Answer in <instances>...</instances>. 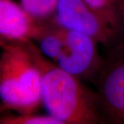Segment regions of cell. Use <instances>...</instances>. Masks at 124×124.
<instances>
[{
  "label": "cell",
  "instance_id": "277c9868",
  "mask_svg": "<svg viewBox=\"0 0 124 124\" xmlns=\"http://www.w3.org/2000/svg\"><path fill=\"white\" fill-rule=\"evenodd\" d=\"M53 17L54 23L89 36L108 48H117L123 35L84 0H59Z\"/></svg>",
  "mask_w": 124,
  "mask_h": 124
},
{
  "label": "cell",
  "instance_id": "9c48e42d",
  "mask_svg": "<svg viewBox=\"0 0 124 124\" xmlns=\"http://www.w3.org/2000/svg\"><path fill=\"white\" fill-rule=\"evenodd\" d=\"M6 41H4V40H2V39H0V48L1 47V46H2V44H4V43H5Z\"/></svg>",
  "mask_w": 124,
  "mask_h": 124
},
{
  "label": "cell",
  "instance_id": "ba28073f",
  "mask_svg": "<svg viewBox=\"0 0 124 124\" xmlns=\"http://www.w3.org/2000/svg\"><path fill=\"white\" fill-rule=\"evenodd\" d=\"M0 124H62L51 115L32 114H0Z\"/></svg>",
  "mask_w": 124,
  "mask_h": 124
},
{
  "label": "cell",
  "instance_id": "8992f818",
  "mask_svg": "<svg viewBox=\"0 0 124 124\" xmlns=\"http://www.w3.org/2000/svg\"><path fill=\"white\" fill-rule=\"evenodd\" d=\"M46 25L12 0H0V39L6 41H34L41 35Z\"/></svg>",
  "mask_w": 124,
  "mask_h": 124
},
{
  "label": "cell",
  "instance_id": "7a4b0ae2",
  "mask_svg": "<svg viewBox=\"0 0 124 124\" xmlns=\"http://www.w3.org/2000/svg\"><path fill=\"white\" fill-rule=\"evenodd\" d=\"M29 41H6L0 57V101L2 112L35 113L41 103V74Z\"/></svg>",
  "mask_w": 124,
  "mask_h": 124
},
{
  "label": "cell",
  "instance_id": "30bf717a",
  "mask_svg": "<svg viewBox=\"0 0 124 124\" xmlns=\"http://www.w3.org/2000/svg\"><path fill=\"white\" fill-rule=\"evenodd\" d=\"M2 112V111H1V106H0V114Z\"/></svg>",
  "mask_w": 124,
  "mask_h": 124
},
{
  "label": "cell",
  "instance_id": "3957f363",
  "mask_svg": "<svg viewBox=\"0 0 124 124\" xmlns=\"http://www.w3.org/2000/svg\"><path fill=\"white\" fill-rule=\"evenodd\" d=\"M36 42L46 57L79 79L95 78L103 62L95 40L54 23L47 25Z\"/></svg>",
  "mask_w": 124,
  "mask_h": 124
},
{
  "label": "cell",
  "instance_id": "52a82bcc",
  "mask_svg": "<svg viewBox=\"0 0 124 124\" xmlns=\"http://www.w3.org/2000/svg\"><path fill=\"white\" fill-rule=\"evenodd\" d=\"M58 2L59 0H20V5L32 17L44 22L53 16Z\"/></svg>",
  "mask_w": 124,
  "mask_h": 124
},
{
  "label": "cell",
  "instance_id": "6da1fadb",
  "mask_svg": "<svg viewBox=\"0 0 124 124\" xmlns=\"http://www.w3.org/2000/svg\"><path fill=\"white\" fill-rule=\"evenodd\" d=\"M28 44L41 74V103L48 115L62 124L105 123L97 92L46 57L33 41Z\"/></svg>",
  "mask_w": 124,
  "mask_h": 124
},
{
  "label": "cell",
  "instance_id": "8fae6325",
  "mask_svg": "<svg viewBox=\"0 0 124 124\" xmlns=\"http://www.w3.org/2000/svg\"></svg>",
  "mask_w": 124,
  "mask_h": 124
},
{
  "label": "cell",
  "instance_id": "5b68a950",
  "mask_svg": "<svg viewBox=\"0 0 124 124\" xmlns=\"http://www.w3.org/2000/svg\"><path fill=\"white\" fill-rule=\"evenodd\" d=\"M95 79L105 123L124 124V54L103 60Z\"/></svg>",
  "mask_w": 124,
  "mask_h": 124
}]
</instances>
